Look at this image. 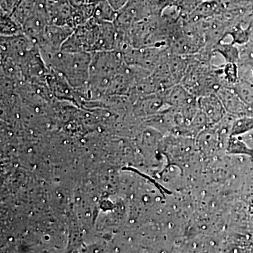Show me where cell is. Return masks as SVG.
<instances>
[{"label":"cell","instance_id":"6da1fadb","mask_svg":"<svg viewBox=\"0 0 253 253\" xmlns=\"http://www.w3.org/2000/svg\"><path fill=\"white\" fill-rule=\"evenodd\" d=\"M120 46L121 40L114 22L92 17L74 30L61 50L94 54L119 49Z\"/></svg>","mask_w":253,"mask_h":253},{"label":"cell","instance_id":"7a4b0ae2","mask_svg":"<svg viewBox=\"0 0 253 253\" xmlns=\"http://www.w3.org/2000/svg\"><path fill=\"white\" fill-rule=\"evenodd\" d=\"M41 54L46 66L61 73L73 87L87 86L92 54L59 50Z\"/></svg>","mask_w":253,"mask_h":253},{"label":"cell","instance_id":"3957f363","mask_svg":"<svg viewBox=\"0 0 253 253\" xmlns=\"http://www.w3.org/2000/svg\"><path fill=\"white\" fill-rule=\"evenodd\" d=\"M176 0H129L118 11L114 24L120 36L132 25L151 17L161 16L166 7Z\"/></svg>","mask_w":253,"mask_h":253},{"label":"cell","instance_id":"277c9868","mask_svg":"<svg viewBox=\"0 0 253 253\" xmlns=\"http://www.w3.org/2000/svg\"><path fill=\"white\" fill-rule=\"evenodd\" d=\"M196 138V146L206 157H211L223 147L226 148L228 142L219 134L216 126L205 128Z\"/></svg>","mask_w":253,"mask_h":253},{"label":"cell","instance_id":"5b68a950","mask_svg":"<svg viewBox=\"0 0 253 253\" xmlns=\"http://www.w3.org/2000/svg\"><path fill=\"white\" fill-rule=\"evenodd\" d=\"M198 105L207 118L209 126L217 124L227 115L217 94L205 95L198 98Z\"/></svg>","mask_w":253,"mask_h":253},{"label":"cell","instance_id":"8992f818","mask_svg":"<svg viewBox=\"0 0 253 253\" xmlns=\"http://www.w3.org/2000/svg\"><path fill=\"white\" fill-rule=\"evenodd\" d=\"M216 94L220 99L227 114L234 118L247 115L249 108L240 99L233 86H221Z\"/></svg>","mask_w":253,"mask_h":253},{"label":"cell","instance_id":"52a82bcc","mask_svg":"<svg viewBox=\"0 0 253 253\" xmlns=\"http://www.w3.org/2000/svg\"><path fill=\"white\" fill-rule=\"evenodd\" d=\"M165 100L168 107L173 109H181L197 102L198 98L190 93L181 84L163 90Z\"/></svg>","mask_w":253,"mask_h":253},{"label":"cell","instance_id":"ba28073f","mask_svg":"<svg viewBox=\"0 0 253 253\" xmlns=\"http://www.w3.org/2000/svg\"><path fill=\"white\" fill-rule=\"evenodd\" d=\"M212 52L220 55L225 63H239L241 61L239 47L232 42L226 43L223 42L222 41H219L212 48Z\"/></svg>","mask_w":253,"mask_h":253},{"label":"cell","instance_id":"9c48e42d","mask_svg":"<svg viewBox=\"0 0 253 253\" xmlns=\"http://www.w3.org/2000/svg\"><path fill=\"white\" fill-rule=\"evenodd\" d=\"M233 87L240 99L249 109L253 107V81L239 78Z\"/></svg>","mask_w":253,"mask_h":253},{"label":"cell","instance_id":"30bf717a","mask_svg":"<svg viewBox=\"0 0 253 253\" xmlns=\"http://www.w3.org/2000/svg\"><path fill=\"white\" fill-rule=\"evenodd\" d=\"M226 153L234 155H246L253 158V149L236 136H231L226 144Z\"/></svg>","mask_w":253,"mask_h":253},{"label":"cell","instance_id":"8fae6325","mask_svg":"<svg viewBox=\"0 0 253 253\" xmlns=\"http://www.w3.org/2000/svg\"><path fill=\"white\" fill-rule=\"evenodd\" d=\"M253 129V116H243L235 118L231 126V136H239Z\"/></svg>","mask_w":253,"mask_h":253},{"label":"cell","instance_id":"7c38bea8","mask_svg":"<svg viewBox=\"0 0 253 253\" xmlns=\"http://www.w3.org/2000/svg\"><path fill=\"white\" fill-rule=\"evenodd\" d=\"M22 0H1V14L11 16Z\"/></svg>","mask_w":253,"mask_h":253},{"label":"cell","instance_id":"4fadbf2b","mask_svg":"<svg viewBox=\"0 0 253 253\" xmlns=\"http://www.w3.org/2000/svg\"><path fill=\"white\" fill-rule=\"evenodd\" d=\"M107 1H109L113 9L118 11L120 9H122L129 0H107Z\"/></svg>","mask_w":253,"mask_h":253}]
</instances>
